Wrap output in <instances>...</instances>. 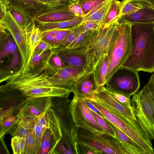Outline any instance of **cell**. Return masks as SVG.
<instances>
[{
	"mask_svg": "<svg viewBox=\"0 0 154 154\" xmlns=\"http://www.w3.org/2000/svg\"><path fill=\"white\" fill-rule=\"evenodd\" d=\"M91 110L95 119L98 124L103 129L105 133L109 134L116 138V134L113 129L106 123L104 118H103L96 113Z\"/></svg>",
	"mask_w": 154,
	"mask_h": 154,
	"instance_id": "60d3db41",
	"label": "cell"
},
{
	"mask_svg": "<svg viewBox=\"0 0 154 154\" xmlns=\"http://www.w3.org/2000/svg\"><path fill=\"white\" fill-rule=\"evenodd\" d=\"M26 138L15 136L11 139V146L14 154H24Z\"/></svg>",
	"mask_w": 154,
	"mask_h": 154,
	"instance_id": "8d00e7d4",
	"label": "cell"
},
{
	"mask_svg": "<svg viewBox=\"0 0 154 154\" xmlns=\"http://www.w3.org/2000/svg\"><path fill=\"white\" fill-rule=\"evenodd\" d=\"M70 5L72 3L76 2L73 0H59Z\"/></svg>",
	"mask_w": 154,
	"mask_h": 154,
	"instance_id": "11a10c76",
	"label": "cell"
},
{
	"mask_svg": "<svg viewBox=\"0 0 154 154\" xmlns=\"http://www.w3.org/2000/svg\"><path fill=\"white\" fill-rule=\"evenodd\" d=\"M131 104L137 121L146 136L151 141L154 140V103L146 84L133 95Z\"/></svg>",
	"mask_w": 154,
	"mask_h": 154,
	"instance_id": "8992f818",
	"label": "cell"
},
{
	"mask_svg": "<svg viewBox=\"0 0 154 154\" xmlns=\"http://www.w3.org/2000/svg\"><path fill=\"white\" fill-rule=\"evenodd\" d=\"M106 88V87H105ZM107 92L116 100L125 106L131 108V96L125 94L107 89Z\"/></svg>",
	"mask_w": 154,
	"mask_h": 154,
	"instance_id": "74e56055",
	"label": "cell"
},
{
	"mask_svg": "<svg viewBox=\"0 0 154 154\" xmlns=\"http://www.w3.org/2000/svg\"><path fill=\"white\" fill-rule=\"evenodd\" d=\"M70 10L69 6L55 7L45 11L35 18L36 22L69 20L76 17Z\"/></svg>",
	"mask_w": 154,
	"mask_h": 154,
	"instance_id": "ffe728a7",
	"label": "cell"
},
{
	"mask_svg": "<svg viewBox=\"0 0 154 154\" xmlns=\"http://www.w3.org/2000/svg\"><path fill=\"white\" fill-rule=\"evenodd\" d=\"M89 100L106 119L135 142L145 154H154L151 140L137 121L127 117H120L94 101Z\"/></svg>",
	"mask_w": 154,
	"mask_h": 154,
	"instance_id": "277c9868",
	"label": "cell"
},
{
	"mask_svg": "<svg viewBox=\"0 0 154 154\" xmlns=\"http://www.w3.org/2000/svg\"><path fill=\"white\" fill-rule=\"evenodd\" d=\"M0 80L21 67L19 49L11 34L0 42Z\"/></svg>",
	"mask_w": 154,
	"mask_h": 154,
	"instance_id": "9c48e42d",
	"label": "cell"
},
{
	"mask_svg": "<svg viewBox=\"0 0 154 154\" xmlns=\"http://www.w3.org/2000/svg\"><path fill=\"white\" fill-rule=\"evenodd\" d=\"M106 0H87L78 2H77L82 7L85 16L96 7Z\"/></svg>",
	"mask_w": 154,
	"mask_h": 154,
	"instance_id": "f35d334b",
	"label": "cell"
},
{
	"mask_svg": "<svg viewBox=\"0 0 154 154\" xmlns=\"http://www.w3.org/2000/svg\"><path fill=\"white\" fill-rule=\"evenodd\" d=\"M83 16H78L69 20L70 28L77 27L82 23L83 21Z\"/></svg>",
	"mask_w": 154,
	"mask_h": 154,
	"instance_id": "681fc988",
	"label": "cell"
},
{
	"mask_svg": "<svg viewBox=\"0 0 154 154\" xmlns=\"http://www.w3.org/2000/svg\"><path fill=\"white\" fill-rule=\"evenodd\" d=\"M7 7L8 11L25 32L35 22L34 17L21 9L10 5Z\"/></svg>",
	"mask_w": 154,
	"mask_h": 154,
	"instance_id": "cb8c5ba5",
	"label": "cell"
},
{
	"mask_svg": "<svg viewBox=\"0 0 154 154\" xmlns=\"http://www.w3.org/2000/svg\"><path fill=\"white\" fill-rule=\"evenodd\" d=\"M10 5L19 8L35 18L40 14L58 6L44 4L37 0H9Z\"/></svg>",
	"mask_w": 154,
	"mask_h": 154,
	"instance_id": "7402d4cb",
	"label": "cell"
},
{
	"mask_svg": "<svg viewBox=\"0 0 154 154\" xmlns=\"http://www.w3.org/2000/svg\"><path fill=\"white\" fill-rule=\"evenodd\" d=\"M0 2L3 3L6 6L10 5V2L9 0H0Z\"/></svg>",
	"mask_w": 154,
	"mask_h": 154,
	"instance_id": "6f0895ef",
	"label": "cell"
},
{
	"mask_svg": "<svg viewBox=\"0 0 154 154\" xmlns=\"http://www.w3.org/2000/svg\"><path fill=\"white\" fill-rule=\"evenodd\" d=\"M119 26L118 22L103 26L88 48L93 70L100 58L104 55L108 54L113 47L118 35Z\"/></svg>",
	"mask_w": 154,
	"mask_h": 154,
	"instance_id": "ba28073f",
	"label": "cell"
},
{
	"mask_svg": "<svg viewBox=\"0 0 154 154\" xmlns=\"http://www.w3.org/2000/svg\"><path fill=\"white\" fill-rule=\"evenodd\" d=\"M121 3L120 17L133 13L148 3L146 0H122Z\"/></svg>",
	"mask_w": 154,
	"mask_h": 154,
	"instance_id": "d6a6232c",
	"label": "cell"
},
{
	"mask_svg": "<svg viewBox=\"0 0 154 154\" xmlns=\"http://www.w3.org/2000/svg\"><path fill=\"white\" fill-rule=\"evenodd\" d=\"M24 154H36V144L34 130L26 137Z\"/></svg>",
	"mask_w": 154,
	"mask_h": 154,
	"instance_id": "ab89813d",
	"label": "cell"
},
{
	"mask_svg": "<svg viewBox=\"0 0 154 154\" xmlns=\"http://www.w3.org/2000/svg\"><path fill=\"white\" fill-rule=\"evenodd\" d=\"M131 25L127 23H119L118 36L108 54L109 65L105 85L116 73L123 67L130 55L131 50Z\"/></svg>",
	"mask_w": 154,
	"mask_h": 154,
	"instance_id": "5b68a950",
	"label": "cell"
},
{
	"mask_svg": "<svg viewBox=\"0 0 154 154\" xmlns=\"http://www.w3.org/2000/svg\"><path fill=\"white\" fill-rule=\"evenodd\" d=\"M112 0H106L96 7L84 17L83 22L87 21H95L102 24Z\"/></svg>",
	"mask_w": 154,
	"mask_h": 154,
	"instance_id": "83f0119b",
	"label": "cell"
},
{
	"mask_svg": "<svg viewBox=\"0 0 154 154\" xmlns=\"http://www.w3.org/2000/svg\"><path fill=\"white\" fill-rule=\"evenodd\" d=\"M47 79L54 87L72 91L75 83L82 77L93 71L84 68L55 67L49 63L45 69Z\"/></svg>",
	"mask_w": 154,
	"mask_h": 154,
	"instance_id": "52a82bcc",
	"label": "cell"
},
{
	"mask_svg": "<svg viewBox=\"0 0 154 154\" xmlns=\"http://www.w3.org/2000/svg\"><path fill=\"white\" fill-rule=\"evenodd\" d=\"M51 98V108L58 119L62 135L54 153L77 154L74 136L75 125L69 108L71 100L68 97Z\"/></svg>",
	"mask_w": 154,
	"mask_h": 154,
	"instance_id": "3957f363",
	"label": "cell"
},
{
	"mask_svg": "<svg viewBox=\"0 0 154 154\" xmlns=\"http://www.w3.org/2000/svg\"><path fill=\"white\" fill-rule=\"evenodd\" d=\"M51 97H37L26 99L17 115L20 119L38 118L52 106Z\"/></svg>",
	"mask_w": 154,
	"mask_h": 154,
	"instance_id": "e0dca14e",
	"label": "cell"
},
{
	"mask_svg": "<svg viewBox=\"0 0 154 154\" xmlns=\"http://www.w3.org/2000/svg\"><path fill=\"white\" fill-rule=\"evenodd\" d=\"M20 119L17 116H11L0 120V139L10 134Z\"/></svg>",
	"mask_w": 154,
	"mask_h": 154,
	"instance_id": "836d02e7",
	"label": "cell"
},
{
	"mask_svg": "<svg viewBox=\"0 0 154 154\" xmlns=\"http://www.w3.org/2000/svg\"><path fill=\"white\" fill-rule=\"evenodd\" d=\"M44 4L58 6H69L67 4L59 0H37Z\"/></svg>",
	"mask_w": 154,
	"mask_h": 154,
	"instance_id": "f907efd6",
	"label": "cell"
},
{
	"mask_svg": "<svg viewBox=\"0 0 154 154\" xmlns=\"http://www.w3.org/2000/svg\"><path fill=\"white\" fill-rule=\"evenodd\" d=\"M74 136L76 142L85 143L97 150L99 154H115L112 150L106 147L101 142L98 133L75 126Z\"/></svg>",
	"mask_w": 154,
	"mask_h": 154,
	"instance_id": "ac0fdd59",
	"label": "cell"
},
{
	"mask_svg": "<svg viewBox=\"0 0 154 154\" xmlns=\"http://www.w3.org/2000/svg\"><path fill=\"white\" fill-rule=\"evenodd\" d=\"M37 27L42 31L46 32L56 29H65L70 28L69 20L46 22H37Z\"/></svg>",
	"mask_w": 154,
	"mask_h": 154,
	"instance_id": "e575fe53",
	"label": "cell"
},
{
	"mask_svg": "<svg viewBox=\"0 0 154 154\" xmlns=\"http://www.w3.org/2000/svg\"><path fill=\"white\" fill-rule=\"evenodd\" d=\"M103 27L101 23L95 21L83 22L78 26L81 33L88 30L97 29Z\"/></svg>",
	"mask_w": 154,
	"mask_h": 154,
	"instance_id": "7bdbcfd3",
	"label": "cell"
},
{
	"mask_svg": "<svg viewBox=\"0 0 154 154\" xmlns=\"http://www.w3.org/2000/svg\"><path fill=\"white\" fill-rule=\"evenodd\" d=\"M69 7L70 11L76 16H84L82 7L77 2H75L72 3Z\"/></svg>",
	"mask_w": 154,
	"mask_h": 154,
	"instance_id": "7dc6e473",
	"label": "cell"
},
{
	"mask_svg": "<svg viewBox=\"0 0 154 154\" xmlns=\"http://www.w3.org/2000/svg\"><path fill=\"white\" fill-rule=\"evenodd\" d=\"M48 111L38 118L34 126V131L36 144V154H38L43 134L47 127L49 121Z\"/></svg>",
	"mask_w": 154,
	"mask_h": 154,
	"instance_id": "f546056e",
	"label": "cell"
},
{
	"mask_svg": "<svg viewBox=\"0 0 154 154\" xmlns=\"http://www.w3.org/2000/svg\"><path fill=\"white\" fill-rule=\"evenodd\" d=\"M58 29H59L44 32L42 40L47 42L50 44Z\"/></svg>",
	"mask_w": 154,
	"mask_h": 154,
	"instance_id": "c3c4849f",
	"label": "cell"
},
{
	"mask_svg": "<svg viewBox=\"0 0 154 154\" xmlns=\"http://www.w3.org/2000/svg\"><path fill=\"white\" fill-rule=\"evenodd\" d=\"M131 50L123 67L154 72V23H134L131 28Z\"/></svg>",
	"mask_w": 154,
	"mask_h": 154,
	"instance_id": "7a4b0ae2",
	"label": "cell"
},
{
	"mask_svg": "<svg viewBox=\"0 0 154 154\" xmlns=\"http://www.w3.org/2000/svg\"><path fill=\"white\" fill-rule=\"evenodd\" d=\"M52 49V47L50 44L42 40L40 43L36 47L33 53L40 54L46 51Z\"/></svg>",
	"mask_w": 154,
	"mask_h": 154,
	"instance_id": "bcb514c9",
	"label": "cell"
},
{
	"mask_svg": "<svg viewBox=\"0 0 154 154\" xmlns=\"http://www.w3.org/2000/svg\"><path fill=\"white\" fill-rule=\"evenodd\" d=\"M19 90L26 99L37 97H68L72 91L52 85L44 69H24L20 68L0 81Z\"/></svg>",
	"mask_w": 154,
	"mask_h": 154,
	"instance_id": "6da1fadb",
	"label": "cell"
},
{
	"mask_svg": "<svg viewBox=\"0 0 154 154\" xmlns=\"http://www.w3.org/2000/svg\"><path fill=\"white\" fill-rule=\"evenodd\" d=\"M78 26L62 41L56 49H62L66 48L81 34Z\"/></svg>",
	"mask_w": 154,
	"mask_h": 154,
	"instance_id": "b9f144b4",
	"label": "cell"
},
{
	"mask_svg": "<svg viewBox=\"0 0 154 154\" xmlns=\"http://www.w3.org/2000/svg\"><path fill=\"white\" fill-rule=\"evenodd\" d=\"M92 72L84 76L75 83L72 91L74 97L88 100L94 97V93L98 87Z\"/></svg>",
	"mask_w": 154,
	"mask_h": 154,
	"instance_id": "d6986e66",
	"label": "cell"
},
{
	"mask_svg": "<svg viewBox=\"0 0 154 154\" xmlns=\"http://www.w3.org/2000/svg\"><path fill=\"white\" fill-rule=\"evenodd\" d=\"M78 26L67 29H58L50 43L52 49L57 48L62 41Z\"/></svg>",
	"mask_w": 154,
	"mask_h": 154,
	"instance_id": "d590c367",
	"label": "cell"
},
{
	"mask_svg": "<svg viewBox=\"0 0 154 154\" xmlns=\"http://www.w3.org/2000/svg\"><path fill=\"white\" fill-rule=\"evenodd\" d=\"M48 112V122L43 134L38 154H53L62 137L58 118L52 109H50Z\"/></svg>",
	"mask_w": 154,
	"mask_h": 154,
	"instance_id": "5bb4252c",
	"label": "cell"
},
{
	"mask_svg": "<svg viewBox=\"0 0 154 154\" xmlns=\"http://www.w3.org/2000/svg\"><path fill=\"white\" fill-rule=\"evenodd\" d=\"M26 99L17 89L6 84L0 86V120L17 116Z\"/></svg>",
	"mask_w": 154,
	"mask_h": 154,
	"instance_id": "8fae6325",
	"label": "cell"
},
{
	"mask_svg": "<svg viewBox=\"0 0 154 154\" xmlns=\"http://www.w3.org/2000/svg\"><path fill=\"white\" fill-rule=\"evenodd\" d=\"M76 148L77 154H98L99 152L88 145L80 142H76Z\"/></svg>",
	"mask_w": 154,
	"mask_h": 154,
	"instance_id": "ee69618b",
	"label": "cell"
},
{
	"mask_svg": "<svg viewBox=\"0 0 154 154\" xmlns=\"http://www.w3.org/2000/svg\"><path fill=\"white\" fill-rule=\"evenodd\" d=\"M119 70V74L106 84V88L131 96L140 87L138 72L124 67Z\"/></svg>",
	"mask_w": 154,
	"mask_h": 154,
	"instance_id": "4fadbf2b",
	"label": "cell"
},
{
	"mask_svg": "<svg viewBox=\"0 0 154 154\" xmlns=\"http://www.w3.org/2000/svg\"><path fill=\"white\" fill-rule=\"evenodd\" d=\"M146 84L148 87L152 95L154 103V74L151 75Z\"/></svg>",
	"mask_w": 154,
	"mask_h": 154,
	"instance_id": "f5cc1de1",
	"label": "cell"
},
{
	"mask_svg": "<svg viewBox=\"0 0 154 154\" xmlns=\"http://www.w3.org/2000/svg\"><path fill=\"white\" fill-rule=\"evenodd\" d=\"M154 9V0H146Z\"/></svg>",
	"mask_w": 154,
	"mask_h": 154,
	"instance_id": "9f6ffc18",
	"label": "cell"
},
{
	"mask_svg": "<svg viewBox=\"0 0 154 154\" xmlns=\"http://www.w3.org/2000/svg\"><path fill=\"white\" fill-rule=\"evenodd\" d=\"M7 11V6L0 2V20L3 18Z\"/></svg>",
	"mask_w": 154,
	"mask_h": 154,
	"instance_id": "db71d44e",
	"label": "cell"
},
{
	"mask_svg": "<svg viewBox=\"0 0 154 154\" xmlns=\"http://www.w3.org/2000/svg\"><path fill=\"white\" fill-rule=\"evenodd\" d=\"M119 23H154V9L148 3L142 8L131 14L122 15L118 20Z\"/></svg>",
	"mask_w": 154,
	"mask_h": 154,
	"instance_id": "44dd1931",
	"label": "cell"
},
{
	"mask_svg": "<svg viewBox=\"0 0 154 154\" xmlns=\"http://www.w3.org/2000/svg\"><path fill=\"white\" fill-rule=\"evenodd\" d=\"M55 52L54 50L52 49L40 54L33 53L29 64L23 68L25 70L37 68L45 69L49 63L51 57Z\"/></svg>",
	"mask_w": 154,
	"mask_h": 154,
	"instance_id": "f1b7e54d",
	"label": "cell"
},
{
	"mask_svg": "<svg viewBox=\"0 0 154 154\" xmlns=\"http://www.w3.org/2000/svg\"><path fill=\"white\" fill-rule=\"evenodd\" d=\"M26 32L31 50L32 58L35 48L42 40L44 32L37 27L34 22Z\"/></svg>",
	"mask_w": 154,
	"mask_h": 154,
	"instance_id": "4dcf8cb0",
	"label": "cell"
},
{
	"mask_svg": "<svg viewBox=\"0 0 154 154\" xmlns=\"http://www.w3.org/2000/svg\"><path fill=\"white\" fill-rule=\"evenodd\" d=\"M92 100L120 117H128L137 121L132 107L122 105L114 99L106 91L105 86L98 87L94 93Z\"/></svg>",
	"mask_w": 154,
	"mask_h": 154,
	"instance_id": "9a60e30c",
	"label": "cell"
},
{
	"mask_svg": "<svg viewBox=\"0 0 154 154\" xmlns=\"http://www.w3.org/2000/svg\"><path fill=\"white\" fill-rule=\"evenodd\" d=\"M88 48L54 49L66 66L84 68L93 71Z\"/></svg>",
	"mask_w": 154,
	"mask_h": 154,
	"instance_id": "2e32d148",
	"label": "cell"
},
{
	"mask_svg": "<svg viewBox=\"0 0 154 154\" xmlns=\"http://www.w3.org/2000/svg\"><path fill=\"white\" fill-rule=\"evenodd\" d=\"M49 63L57 67L63 68L66 67L60 57L56 52L51 57Z\"/></svg>",
	"mask_w": 154,
	"mask_h": 154,
	"instance_id": "f6af8a7d",
	"label": "cell"
},
{
	"mask_svg": "<svg viewBox=\"0 0 154 154\" xmlns=\"http://www.w3.org/2000/svg\"><path fill=\"white\" fill-rule=\"evenodd\" d=\"M69 108L75 126L98 134L105 133L97 122L90 109L83 99L74 97L70 104Z\"/></svg>",
	"mask_w": 154,
	"mask_h": 154,
	"instance_id": "7c38bea8",
	"label": "cell"
},
{
	"mask_svg": "<svg viewBox=\"0 0 154 154\" xmlns=\"http://www.w3.org/2000/svg\"><path fill=\"white\" fill-rule=\"evenodd\" d=\"M121 6V2L117 0H112L110 6L102 22L103 26H107L118 22L120 17Z\"/></svg>",
	"mask_w": 154,
	"mask_h": 154,
	"instance_id": "1f68e13d",
	"label": "cell"
},
{
	"mask_svg": "<svg viewBox=\"0 0 154 154\" xmlns=\"http://www.w3.org/2000/svg\"><path fill=\"white\" fill-rule=\"evenodd\" d=\"M0 23L4 26L12 36L20 52L21 67L24 68L29 64L32 58L31 50L26 32L8 11L3 18L0 20Z\"/></svg>",
	"mask_w": 154,
	"mask_h": 154,
	"instance_id": "30bf717a",
	"label": "cell"
},
{
	"mask_svg": "<svg viewBox=\"0 0 154 154\" xmlns=\"http://www.w3.org/2000/svg\"><path fill=\"white\" fill-rule=\"evenodd\" d=\"M83 101L88 108L92 111L96 113L101 116L105 118L101 112L90 101L87 99H83Z\"/></svg>",
	"mask_w": 154,
	"mask_h": 154,
	"instance_id": "816d5d0a",
	"label": "cell"
},
{
	"mask_svg": "<svg viewBox=\"0 0 154 154\" xmlns=\"http://www.w3.org/2000/svg\"><path fill=\"white\" fill-rule=\"evenodd\" d=\"M102 27L97 29L88 30L81 33L72 42L64 48H88Z\"/></svg>",
	"mask_w": 154,
	"mask_h": 154,
	"instance_id": "484cf974",
	"label": "cell"
},
{
	"mask_svg": "<svg viewBox=\"0 0 154 154\" xmlns=\"http://www.w3.org/2000/svg\"><path fill=\"white\" fill-rule=\"evenodd\" d=\"M108 54L104 55L99 60L92 72L97 86H104L108 65Z\"/></svg>",
	"mask_w": 154,
	"mask_h": 154,
	"instance_id": "d4e9b609",
	"label": "cell"
},
{
	"mask_svg": "<svg viewBox=\"0 0 154 154\" xmlns=\"http://www.w3.org/2000/svg\"><path fill=\"white\" fill-rule=\"evenodd\" d=\"M106 123L113 129L116 138L128 154H145L141 148L131 138L104 118Z\"/></svg>",
	"mask_w": 154,
	"mask_h": 154,
	"instance_id": "603a6c76",
	"label": "cell"
},
{
	"mask_svg": "<svg viewBox=\"0 0 154 154\" xmlns=\"http://www.w3.org/2000/svg\"><path fill=\"white\" fill-rule=\"evenodd\" d=\"M74 0V1L76 2H80V1H86V0Z\"/></svg>",
	"mask_w": 154,
	"mask_h": 154,
	"instance_id": "680465c9",
	"label": "cell"
},
{
	"mask_svg": "<svg viewBox=\"0 0 154 154\" xmlns=\"http://www.w3.org/2000/svg\"><path fill=\"white\" fill-rule=\"evenodd\" d=\"M38 118L20 119L10 134L12 137L18 136L26 137L34 129Z\"/></svg>",
	"mask_w": 154,
	"mask_h": 154,
	"instance_id": "4316f807",
	"label": "cell"
}]
</instances>
